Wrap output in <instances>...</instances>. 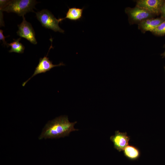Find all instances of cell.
<instances>
[{
  "label": "cell",
  "instance_id": "cell-1",
  "mask_svg": "<svg viewBox=\"0 0 165 165\" xmlns=\"http://www.w3.org/2000/svg\"><path fill=\"white\" fill-rule=\"evenodd\" d=\"M76 123V121L70 122L67 116L57 117L46 124L38 139L57 138L68 136L71 132L78 130L74 128Z\"/></svg>",
  "mask_w": 165,
  "mask_h": 165
},
{
  "label": "cell",
  "instance_id": "cell-2",
  "mask_svg": "<svg viewBox=\"0 0 165 165\" xmlns=\"http://www.w3.org/2000/svg\"><path fill=\"white\" fill-rule=\"evenodd\" d=\"M37 3L34 0H7L5 5L0 8V11L13 12L23 16L27 13L34 12L33 9Z\"/></svg>",
  "mask_w": 165,
  "mask_h": 165
},
{
  "label": "cell",
  "instance_id": "cell-3",
  "mask_svg": "<svg viewBox=\"0 0 165 165\" xmlns=\"http://www.w3.org/2000/svg\"><path fill=\"white\" fill-rule=\"evenodd\" d=\"M35 13L37 19L42 26L56 32H64V30L59 27V23L60 22L59 19H57L50 12L43 9Z\"/></svg>",
  "mask_w": 165,
  "mask_h": 165
},
{
  "label": "cell",
  "instance_id": "cell-4",
  "mask_svg": "<svg viewBox=\"0 0 165 165\" xmlns=\"http://www.w3.org/2000/svg\"><path fill=\"white\" fill-rule=\"evenodd\" d=\"M125 12L128 16L129 21L131 24H138L144 20L154 18L155 16L148 11L136 6L134 8H126Z\"/></svg>",
  "mask_w": 165,
  "mask_h": 165
},
{
  "label": "cell",
  "instance_id": "cell-5",
  "mask_svg": "<svg viewBox=\"0 0 165 165\" xmlns=\"http://www.w3.org/2000/svg\"><path fill=\"white\" fill-rule=\"evenodd\" d=\"M51 43L47 55L45 56L43 58H40L39 59V63L36 67L33 74L29 79L23 83L22 84L23 86H24L28 81L37 75L41 73H45L49 71L54 67L65 65L62 62H61L58 64H53L52 63V61H50L47 57L50 50L53 47Z\"/></svg>",
  "mask_w": 165,
  "mask_h": 165
},
{
  "label": "cell",
  "instance_id": "cell-6",
  "mask_svg": "<svg viewBox=\"0 0 165 165\" xmlns=\"http://www.w3.org/2000/svg\"><path fill=\"white\" fill-rule=\"evenodd\" d=\"M22 17V22L18 25V30L16 32L17 35L26 38L33 44H37L35 32L32 25L26 20L24 16Z\"/></svg>",
  "mask_w": 165,
  "mask_h": 165
},
{
  "label": "cell",
  "instance_id": "cell-7",
  "mask_svg": "<svg viewBox=\"0 0 165 165\" xmlns=\"http://www.w3.org/2000/svg\"><path fill=\"white\" fill-rule=\"evenodd\" d=\"M136 2V6L143 8L156 16L160 14V9L165 0H138Z\"/></svg>",
  "mask_w": 165,
  "mask_h": 165
},
{
  "label": "cell",
  "instance_id": "cell-8",
  "mask_svg": "<svg viewBox=\"0 0 165 165\" xmlns=\"http://www.w3.org/2000/svg\"><path fill=\"white\" fill-rule=\"evenodd\" d=\"M110 139L113 143L114 148L118 151L121 152L128 145L130 138L126 132L116 131L115 135L110 137Z\"/></svg>",
  "mask_w": 165,
  "mask_h": 165
},
{
  "label": "cell",
  "instance_id": "cell-9",
  "mask_svg": "<svg viewBox=\"0 0 165 165\" xmlns=\"http://www.w3.org/2000/svg\"><path fill=\"white\" fill-rule=\"evenodd\" d=\"M165 20L161 17L150 18L144 20L138 24V28L142 32L147 31L151 32L160 24Z\"/></svg>",
  "mask_w": 165,
  "mask_h": 165
},
{
  "label": "cell",
  "instance_id": "cell-10",
  "mask_svg": "<svg viewBox=\"0 0 165 165\" xmlns=\"http://www.w3.org/2000/svg\"><path fill=\"white\" fill-rule=\"evenodd\" d=\"M123 151L125 156L130 160H136L139 158L140 156L139 150L132 145H128Z\"/></svg>",
  "mask_w": 165,
  "mask_h": 165
},
{
  "label": "cell",
  "instance_id": "cell-11",
  "mask_svg": "<svg viewBox=\"0 0 165 165\" xmlns=\"http://www.w3.org/2000/svg\"><path fill=\"white\" fill-rule=\"evenodd\" d=\"M83 9V8L80 9L75 7L69 8L66 13L65 17L59 18V20L60 22L65 19L74 20H79L82 17Z\"/></svg>",
  "mask_w": 165,
  "mask_h": 165
},
{
  "label": "cell",
  "instance_id": "cell-12",
  "mask_svg": "<svg viewBox=\"0 0 165 165\" xmlns=\"http://www.w3.org/2000/svg\"><path fill=\"white\" fill-rule=\"evenodd\" d=\"M21 39L20 38L16 40L14 39V41L13 42L10 43H8L9 46L11 47V49L9 51V53L13 52L20 53H24L25 47L21 43L19 42Z\"/></svg>",
  "mask_w": 165,
  "mask_h": 165
},
{
  "label": "cell",
  "instance_id": "cell-13",
  "mask_svg": "<svg viewBox=\"0 0 165 165\" xmlns=\"http://www.w3.org/2000/svg\"><path fill=\"white\" fill-rule=\"evenodd\" d=\"M153 34L162 36L165 35V20L160 24L152 32Z\"/></svg>",
  "mask_w": 165,
  "mask_h": 165
},
{
  "label": "cell",
  "instance_id": "cell-14",
  "mask_svg": "<svg viewBox=\"0 0 165 165\" xmlns=\"http://www.w3.org/2000/svg\"><path fill=\"white\" fill-rule=\"evenodd\" d=\"M3 31L2 30H0V40H2L3 42V44L4 46H6L7 47L9 46L8 43H7V42H6L5 40V38L8 36L7 37H5L3 34Z\"/></svg>",
  "mask_w": 165,
  "mask_h": 165
},
{
  "label": "cell",
  "instance_id": "cell-15",
  "mask_svg": "<svg viewBox=\"0 0 165 165\" xmlns=\"http://www.w3.org/2000/svg\"><path fill=\"white\" fill-rule=\"evenodd\" d=\"M160 17L165 19V2L162 6L160 10Z\"/></svg>",
  "mask_w": 165,
  "mask_h": 165
},
{
  "label": "cell",
  "instance_id": "cell-16",
  "mask_svg": "<svg viewBox=\"0 0 165 165\" xmlns=\"http://www.w3.org/2000/svg\"><path fill=\"white\" fill-rule=\"evenodd\" d=\"M161 56L163 58H165V50L161 54Z\"/></svg>",
  "mask_w": 165,
  "mask_h": 165
},
{
  "label": "cell",
  "instance_id": "cell-17",
  "mask_svg": "<svg viewBox=\"0 0 165 165\" xmlns=\"http://www.w3.org/2000/svg\"><path fill=\"white\" fill-rule=\"evenodd\" d=\"M164 70H165V66L164 67Z\"/></svg>",
  "mask_w": 165,
  "mask_h": 165
}]
</instances>
